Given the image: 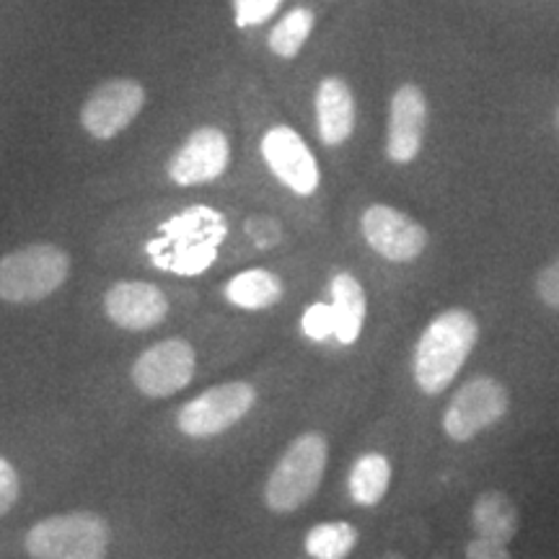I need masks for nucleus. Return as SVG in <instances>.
<instances>
[{
  "mask_svg": "<svg viewBox=\"0 0 559 559\" xmlns=\"http://www.w3.org/2000/svg\"><path fill=\"white\" fill-rule=\"evenodd\" d=\"M360 234L376 254L394 264L415 262L428 247V230L423 223L383 202L366 207L360 218Z\"/></svg>",
  "mask_w": 559,
  "mask_h": 559,
  "instance_id": "obj_11",
  "label": "nucleus"
},
{
  "mask_svg": "<svg viewBox=\"0 0 559 559\" xmlns=\"http://www.w3.org/2000/svg\"><path fill=\"white\" fill-rule=\"evenodd\" d=\"M313 120L317 135L326 148H340L355 132L358 122V104L349 83L342 75H326L313 91Z\"/></svg>",
  "mask_w": 559,
  "mask_h": 559,
  "instance_id": "obj_14",
  "label": "nucleus"
},
{
  "mask_svg": "<svg viewBox=\"0 0 559 559\" xmlns=\"http://www.w3.org/2000/svg\"><path fill=\"white\" fill-rule=\"evenodd\" d=\"M257 389L247 381H230L194 396L179 409L177 428L187 438H215L239 425L254 409Z\"/></svg>",
  "mask_w": 559,
  "mask_h": 559,
  "instance_id": "obj_7",
  "label": "nucleus"
},
{
  "mask_svg": "<svg viewBox=\"0 0 559 559\" xmlns=\"http://www.w3.org/2000/svg\"><path fill=\"white\" fill-rule=\"evenodd\" d=\"M226 300L243 311H264L283 300L285 285L270 270H243L226 283Z\"/></svg>",
  "mask_w": 559,
  "mask_h": 559,
  "instance_id": "obj_17",
  "label": "nucleus"
},
{
  "mask_svg": "<svg viewBox=\"0 0 559 559\" xmlns=\"http://www.w3.org/2000/svg\"><path fill=\"white\" fill-rule=\"evenodd\" d=\"M391 485V461L383 453H362L347 477V492L355 506L376 508L386 498Z\"/></svg>",
  "mask_w": 559,
  "mask_h": 559,
  "instance_id": "obj_18",
  "label": "nucleus"
},
{
  "mask_svg": "<svg viewBox=\"0 0 559 559\" xmlns=\"http://www.w3.org/2000/svg\"><path fill=\"white\" fill-rule=\"evenodd\" d=\"M70 254L58 243H29L0 260V300L32 306L66 285Z\"/></svg>",
  "mask_w": 559,
  "mask_h": 559,
  "instance_id": "obj_4",
  "label": "nucleus"
},
{
  "mask_svg": "<svg viewBox=\"0 0 559 559\" xmlns=\"http://www.w3.org/2000/svg\"><path fill=\"white\" fill-rule=\"evenodd\" d=\"M428 130V96L417 83H402L391 94L386 124V158L407 166L419 156Z\"/></svg>",
  "mask_w": 559,
  "mask_h": 559,
  "instance_id": "obj_12",
  "label": "nucleus"
},
{
  "mask_svg": "<svg viewBox=\"0 0 559 559\" xmlns=\"http://www.w3.org/2000/svg\"><path fill=\"white\" fill-rule=\"evenodd\" d=\"M230 166V140L215 124H200L166 160V179L174 187H205Z\"/></svg>",
  "mask_w": 559,
  "mask_h": 559,
  "instance_id": "obj_8",
  "label": "nucleus"
},
{
  "mask_svg": "<svg viewBox=\"0 0 559 559\" xmlns=\"http://www.w3.org/2000/svg\"><path fill=\"white\" fill-rule=\"evenodd\" d=\"M198 370V355L187 340L171 337L156 342L132 362L130 379L143 396L151 400H166L177 391L190 386Z\"/></svg>",
  "mask_w": 559,
  "mask_h": 559,
  "instance_id": "obj_9",
  "label": "nucleus"
},
{
  "mask_svg": "<svg viewBox=\"0 0 559 559\" xmlns=\"http://www.w3.org/2000/svg\"><path fill=\"white\" fill-rule=\"evenodd\" d=\"M466 559H513L508 551V544H498L489 539H472L466 544Z\"/></svg>",
  "mask_w": 559,
  "mask_h": 559,
  "instance_id": "obj_25",
  "label": "nucleus"
},
{
  "mask_svg": "<svg viewBox=\"0 0 559 559\" xmlns=\"http://www.w3.org/2000/svg\"><path fill=\"white\" fill-rule=\"evenodd\" d=\"M260 153L264 166L272 171L285 190H290L298 198H311L321 187L319 160L313 156L298 130L290 124H272L262 135Z\"/></svg>",
  "mask_w": 559,
  "mask_h": 559,
  "instance_id": "obj_10",
  "label": "nucleus"
},
{
  "mask_svg": "<svg viewBox=\"0 0 559 559\" xmlns=\"http://www.w3.org/2000/svg\"><path fill=\"white\" fill-rule=\"evenodd\" d=\"M104 311L111 324L124 332H148L166 319L169 298L145 280H122L104 293Z\"/></svg>",
  "mask_w": 559,
  "mask_h": 559,
  "instance_id": "obj_13",
  "label": "nucleus"
},
{
  "mask_svg": "<svg viewBox=\"0 0 559 559\" xmlns=\"http://www.w3.org/2000/svg\"><path fill=\"white\" fill-rule=\"evenodd\" d=\"M145 102H148V91L143 81L130 79V75H115V79L96 83L81 104V130L91 140L109 143L138 120Z\"/></svg>",
  "mask_w": 559,
  "mask_h": 559,
  "instance_id": "obj_5",
  "label": "nucleus"
},
{
  "mask_svg": "<svg viewBox=\"0 0 559 559\" xmlns=\"http://www.w3.org/2000/svg\"><path fill=\"white\" fill-rule=\"evenodd\" d=\"M332 317H334V337L340 345H355L366 324L368 298L362 290L360 280L349 272H340L332 277Z\"/></svg>",
  "mask_w": 559,
  "mask_h": 559,
  "instance_id": "obj_15",
  "label": "nucleus"
},
{
  "mask_svg": "<svg viewBox=\"0 0 559 559\" xmlns=\"http://www.w3.org/2000/svg\"><path fill=\"white\" fill-rule=\"evenodd\" d=\"M358 547V528L347 521L317 523L304 539V549L311 559H347Z\"/></svg>",
  "mask_w": 559,
  "mask_h": 559,
  "instance_id": "obj_20",
  "label": "nucleus"
},
{
  "mask_svg": "<svg viewBox=\"0 0 559 559\" xmlns=\"http://www.w3.org/2000/svg\"><path fill=\"white\" fill-rule=\"evenodd\" d=\"M111 544L109 521L91 510H70L41 519L26 531L32 559H107Z\"/></svg>",
  "mask_w": 559,
  "mask_h": 559,
  "instance_id": "obj_3",
  "label": "nucleus"
},
{
  "mask_svg": "<svg viewBox=\"0 0 559 559\" xmlns=\"http://www.w3.org/2000/svg\"><path fill=\"white\" fill-rule=\"evenodd\" d=\"M555 122H557V130H559V107H557V115H555Z\"/></svg>",
  "mask_w": 559,
  "mask_h": 559,
  "instance_id": "obj_26",
  "label": "nucleus"
},
{
  "mask_svg": "<svg viewBox=\"0 0 559 559\" xmlns=\"http://www.w3.org/2000/svg\"><path fill=\"white\" fill-rule=\"evenodd\" d=\"M19 495H21L19 472L13 469L9 459L0 456V519L11 513V508L19 502Z\"/></svg>",
  "mask_w": 559,
  "mask_h": 559,
  "instance_id": "obj_23",
  "label": "nucleus"
},
{
  "mask_svg": "<svg viewBox=\"0 0 559 559\" xmlns=\"http://www.w3.org/2000/svg\"><path fill=\"white\" fill-rule=\"evenodd\" d=\"M313 26H317V13L309 5H293L272 24L267 34L270 55H275L277 60H296L311 39Z\"/></svg>",
  "mask_w": 559,
  "mask_h": 559,
  "instance_id": "obj_19",
  "label": "nucleus"
},
{
  "mask_svg": "<svg viewBox=\"0 0 559 559\" xmlns=\"http://www.w3.org/2000/svg\"><path fill=\"white\" fill-rule=\"evenodd\" d=\"M472 528L477 531L479 539L510 544L521 528L519 506L500 489H487L477 495L472 506Z\"/></svg>",
  "mask_w": 559,
  "mask_h": 559,
  "instance_id": "obj_16",
  "label": "nucleus"
},
{
  "mask_svg": "<svg viewBox=\"0 0 559 559\" xmlns=\"http://www.w3.org/2000/svg\"><path fill=\"white\" fill-rule=\"evenodd\" d=\"M479 340V321L466 309H449L419 334L412 376L425 396H440L461 373Z\"/></svg>",
  "mask_w": 559,
  "mask_h": 559,
  "instance_id": "obj_1",
  "label": "nucleus"
},
{
  "mask_svg": "<svg viewBox=\"0 0 559 559\" xmlns=\"http://www.w3.org/2000/svg\"><path fill=\"white\" fill-rule=\"evenodd\" d=\"M510 409V394L492 376H474L461 383L443 409V432L456 443H469L479 432L498 425Z\"/></svg>",
  "mask_w": 559,
  "mask_h": 559,
  "instance_id": "obj_6",
  "label": "nucleus"
},
{
  "mask_svg": "<svg viewBox=\"0 0 559 559\" xmlns=\"http://www.w3.org/2000/svg\"><path fill=\"white\" fill-rule=\"evenodd\" d=\"M283 5V0H230V13H234L236 29H257L267 24Z\"/></svg>",
  "mask_w": 559,
  "mask_h": 559,
  "instance_id": "obj_21",
  "label": "nucleus"
},
{
  "mask_svg": "<svg viewBox=\"0 0 559 559\" xmlns=\"http://www.w3.org/2000/svg\"><path fill=\"white\" fill-rule=\"evenodd\" d=\"M304 332L311 340H326L334 334V317L330 304H313L304 313Z\"/></svg>",
  "mask_w": 559,
  "mask_h": 559,
  "instance_id": "obj_22",
  "label": "nucleus"
},
{
  "mask_svg": "<svg viewBox=\"0 0 559 559\" xmlns=\"http://www.w3.org/2000/svg\"><path fill=\"white\" fill-rule=\"evenodd\" d=\"M536 296L542 298L544 306L559 311V257L536 275Z\"/></svg>",
  "mask_w": 559,
  "mask_h": 559,
  "instance_id": "obj_24",
  "label": "nucleus"
},
{
  "mask_svg": "<svg viewBox=\"0 0 559 559\" xmlns=\"http://www.w3.org/2000/svg\"><path fill=\"white\" fill-rule=\"evenodd\" d=\"M326 461H330V443L321 432L298 436L270 472L264 485V506L277 515L304 508L324 479Z\"/></svg>",
  "mask_w": 559,
  "mask_h": 559,
  "instance_id": "obj_2",
  "label": "nucleus"
}]
</instances>
